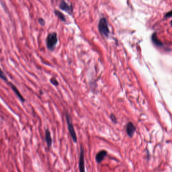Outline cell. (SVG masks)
<instances>
[{"label":"cell","instance_id":"7a4b0ae2","mask_svg":"<svg viewBox=\"0 0 172 172\" xmlns=\"http://www.w3.org/2000/svg\"><path fill=\"white\" fill-rule=\"evenodd\" d=\"M57 42H58V37L57 34L55 32L50 33L48 35L46 40V44L48 49L51 51L54 50Z\"/></svg>","mask_w":172,"mask_h":172},{"label":"cell","instance_id":"277c9868","mask_svg":"<svg viewBox=\"0 0 172 172\" xmlns=\"http://www.w3.org/2000/svg\"><path fill=\"white\" fill-rule=\"evenodd\" d=\"M79 172H85V152L83 146L80 145V156L79 160Z\"/></svg>","mask_w":172,"mask_h":172},{"label":"cell","instance_id":"3957f363","mask_svg":"<svg viewBox=\"0 0 172 172\" xmlns=\"http://www.w3.org/2000/svg\"><path fill=\"white\" fill-rule=\"evenodd\" d=\"M99 31L102 34V35L105 36V37H108L109 36L110 34V30H109L108 24L107 22V19L103 17L100 19L99 21Z\"/></svg>","mask_w":172,"mask_h":172},{"label":"cell","instance_id":"4fadbf2b","mask_svg":"<svg viewBox=\"0 0 172 172\" xmlns=\"http://www.w3.org/2000/svg\"><path fill=\"white\" fill-rule=\"evenodd\" d=\"M110 119L113 123H114V124H117L118 121H117V117L115 114H113V113L111 114Z\"/></svg>","mask_w":172,"mask_h":172},{"label":"cell","instance_id":"30bf717a","mask_svg":"<svg viewBox=\"0 0 172 172\" xmlns=\"http://www.w3.org/2000/svg\"><path fill=\"white\" fill-rule=\"evenodd\" d=\"M152 40L154 44L159 47H162L163 46V44L162 42L159 40V39L157 38V33H154L152 36Z\"/></svg>","mask_w":172,"mask_h":172},{"label":"cell","instance_id":"9c48e42d","mask_svg":"<svg viewBox=\"0 0 172 172\" xmlns=\"http://www.w3.org/2000/svg\"><path fill=\"white\" fill-rule=\"evenodd\" d=\"M9 84H10V86H11V89H12V90H13L14 92H15V94H16V95H17V97H18L19 99L21 102H25V99H24L23 96L21 94L20 92L19 91V90H18L17 87H16L15 85H14L13 84H12V83H11V82H9Z\"/></svg>","mask_w":172,"mask_h":172},{"label":"cell","instance_id":"6da1fadb","mask_svg":"<svg viewBox=\"0 0 172 172\" xmlns=\"http://www.w3.org/2000/svg\"><path fill=\"white\" fill-rule=\"evenodd\" d=\"M66 119L67 121L68 129L69 132L70 133L71 137L72 138V141L75 143L77 142V137L75 129L74 127L73 124L72 122V118L71 117L70 115L69 114L68 112H66L65 113Z\"/></svg>","mask_w":172,"mask_h":172},{"label":"cell","instance_id":"8992f818","mask_svg":"<svg viewBox=\"0 0 172 172\" xmlns=\"http://www.w3.org/2000/svg\"><path fill=\"white\" fill-rule=\"evenodd\" d=\"M108 152L107 150H100L95 156V160L97 164H100L107 156Z\"/></svg>","mask_w":172,"mask_h":172},{"label":"cell","instance_id":"5b68a950","mask_svg":"<svg viewBox=\"0 0 172 172\" xmlns=\"http://www.w3.org/2000/svg\"><path fill=\"white\" fill-rule=\"evenodd\" d=\"M136 130V128L135 126L132 122H129L127 123L126 126V131L127 135L130 138H132Z\"/></svg>","mask_w":172,"mask_h":172},{"label":"cell","instance_id":"7c38bea8","mask_svg":"<svg viewBox=\"0 0 172 172\" xmlns=\"http://www.w3.org/2000/svg\"><path fill=\"white\" fill-rule=\"evenodd\" d=\"M0 78L2 79L3 80H4L5 81H8V79H7V76H6L5 73L2 70V69H1V68H0Z\"/></svg>","mask_w":172,"mask_h":172},{"label":"cell","instance_id":"52a82bcc","mask_svg":"<svg viewBox=\"0 0 172 172\" xmlns=\"http://www.w3.org/2000/svg\"><path fill=\"white\" fill-rule=\"evenodd\" d=\"M59 7L61 10H63L64 11L70 14H71L72 13V7L70 5H69L65 1H62L61 2Z\"/></svg>","mask_w":172,"mask_h":172},{"label":"cell","instance_id":"ba28073f","mask_svg":"<svg viewBox=\"0 0 172 172\" xmlns=\"http://www.w3.org/2000/svg\"><path fill=\"white\" fill-rule=\"evenodd\" d=\"M45 141L47 142V146L49 148H50L52 145L53 141H52V136L50 131L49 129H46L45 132Z\"/></svg>","mask_w":172,"mask_h":172},{"label":"cell","instance_id":"9a60e30c","mask_svg":"<svg viewBox=\"0 0 172 172\" xmlns=\"http://www.w3.org/2000/svg\"><path fill=\"white\" fill-rule=\"evenodd\" d=\"M39 23L42 26H44L45 25V21L44 19L42 18H40L39 19Z\"/></svg>","mask_w":172,"mask_h":172},{"label":"cell","instance_id":"2e32d148","mask_svg":"<svg viewBox=\"0 0 172 172\" xmlns=\"http://www.w3.org/2000/svg\"><path fill=\"white\" fill-rule=\"evenodd\" d=\"M171 16H172V11H170L165 15V17H171Z\"/></svg>","mask_w":172,"mask_h":172},{"label":"cell","instance_id":"8fae6325","mask_svg":"<svg viewBox=\"0 0 172 172\" xmlns=\"http://www.w3.org/2000/svg\"><path fill=\"white\" fill-rule=\"evenodd\" d=\"M54 13L55 14V15L58 17L61 20H62V21H65V17L63 14L61 13L60 11H59L58 10H55L54 11Z\"/></svg>","mask_w":172,"mask_h":172},{"label":"cell","instance_id":"5bb4252c","mask_svg":"<svg viewBox=\"0 0 172 172\" xmlns=\"http://www.w3.org/2000/svg\"><path fill=\"white\" fill-rule=\"evenodd\" d=\"M50 82H51V83L53 84V85H55V86L58 85V82L57 81V80L55 78H52L51 79Z\"/></svg>","mask_w":172,"mask_h":172}]
</instances>
